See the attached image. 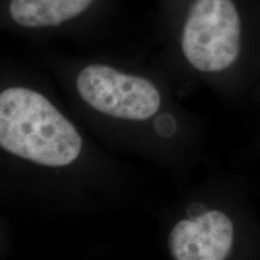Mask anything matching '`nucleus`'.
<instances>
[{
	"instance_id": "nucleus-1",
	"label": "nucleus",
	"mask_w": 260,
	"mask_h": 260,
	"mask_svg": "<svg viewBox=\"0 0 260 260\" xmlns=\"http://www.w3.org/2000/svg\"><path fill=\"white\" fill-rule=\"evenodd\" d=\"M0 146L45 167H65L82 149L75 126L34 90L15 87L0 94Z\"/></svg>"
},
{
	"instance_id": "nucleus-2",
	"label": "nucleus",
	"mask_w": 260,
	"mask_h": 260,
	"mask_svg": "<svg viewBox=\"0 0 260 260\" xmlns=\"http://www.w3.org/2000/svg\"><path fill=\"white\" fill-rule=\"evenodd\" d=\"M242 21L234 0H187L181 23L182 53L195 69L214 73L240 56Z\"/></svg>"
},
{
	"instance_id": "nucleus-3",
	"label": "nucleus",
	"mask_w": 260,
	"mask_h": 260,
	"mask_svg": "<svg viewBox=\"0 0 260 260\" xmlns=\"http://www.w3.org/2000/svg\"><path fill=\"white\" fill-rule=\"evenodd\" d=\"M76 86L84 102L115 118L145 121L160 107V94L153 83L109 65L86 67L77 76Z\"/></svg>"
},
{
	"instance_id": "nucleus-4",
	"label": "nucleus",
	"mask_w": 260,
	"mask_h": 260,
	"mask_svg": "<svg viewBox=\"0 0 260 260\" xmlns=\"http://www.w3.org/2000/svg\"><path fill=\"white\" fill-rule=\"evenodd\" d=\"M233 240L232 220L213 210L178 222L169 235V249L175 260H223L229 255Z\"/></svg>"
},
{
	"instance_id": "nucleus-5",
	"label": "nucleus",
	"mask_w": 260,
	"mask_h": 260,
	"mask_svg": "<svg viewBox=\"0 0 260 260\" xmlns=\"http://www.w3.org/2000/svg\"><path fill=\"white\" fill-rule=\"evenodd\" d=\"M98 0H8L11 23L28 30L60 28L86 15Z\"/></svg>"
},
{
	"instance_id": "nucleus-6",
	"label": "nucleus",
	"mask_w": 260,
	"mask_h": 260,
	"mask_svg": "<svg viewBox=\"0 0 260 260\" xmlns=\"http://www.w3.org/2000/svg\"><path fill=\"white\" fill-rule=\"evenodd\" d=\"M154 126L159 135H161L162 138H169V136L175 134L177 124L175 118L171 115H169V113H161L155 119Z\"/></svg>"
},
{
	"instance_id": "nucleus-7",
	"label": "nucleus",
	"mask_w": 260,
	"mask_h": 260,
	"mask_svg": "<svg viewBox=\"0 0 260 260\" xmlns=\"http://www.w3.org/2000/svg\"><path fill=\"white\" fill-rule=\"evenodd\" d=\"M205 212H207L206 206H205V205H203V204H200V203L191 204V205H189V206H188V209H187L188 218H190V219L198 218V217L203 216Z\"/></svg>"
}]
</instances>
